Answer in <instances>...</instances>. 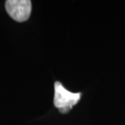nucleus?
Wrapping results in <instances>:
<instances>
[{"label": "nucleus", "instance_id": "obj_1", "mask_svg": "<svg viewBox=\"0 0 125 125\" xmlns=\"http://www.w3.org/2000/svg\"><path fill=\"white\" fill-rule=\"evenodd\" d=\"M82 96V92H72L64 87L60 81L54 82L53 104L60 114H68L81 102Z\"/></svg>", "mask_w": 125, "mask_h": 125}, {"label": "nucleus", "instance_id": "obj_2", "mask_svg": "<svg viewBox=\"0 0 125 125\" xmlns=\"http://www.w3.org/2000/svg\"><path fill=\"white\" fill-rule=\"evenodd\" d=\"M6 11L11 18L17 22L28 21L32 11L30 0H7L5 2Z\"/></svg>", "mask_w": 125, "mask_h": 125}]
</instances>
